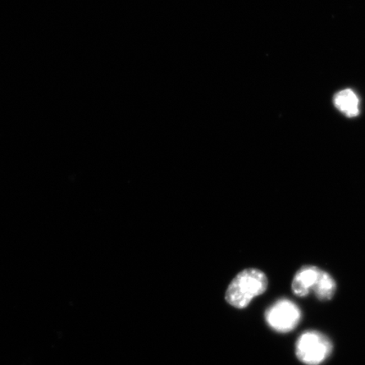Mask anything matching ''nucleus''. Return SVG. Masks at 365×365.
<instances>
[{"label":"nucleus","instance_id":"nucleus-3","mask_svg":"<svg viewBox=\"0 0 365 365\" xmlns=\"http://www.w3.org/2000/svg\"><path fill=\"white\" fill-rule=\"evenodd\" d=\"M264 318L272 330L287 333L294 331L299 326L302 313L293 301L282 299L267 310Z\"/></svg>","mask_w":365,"mask_h":365},{"label":"nucleus","instance_id":"nucleus-4","mask_svg":"<svg viewBox=\"0 0 365 365\" xmlns=\"http://www.w3.org/2000/svg\"><path fill=\"white\" fill-rule=\"evenodd\" d=\"M322 269L314 266H304L296 272L293 282H292V290L296 296L305 298L316 287Z\"/></svg>","mask_w":365,"mask_h":365},{"label":"nucleus","instance_id":"nucleus-6","mask_svg":"<svg viewBox=\"0 0 365 365\" xmlns=\"http://www.w3.org/2000/svg\"><path fill=\"white\" fill-rule=\"evenodd\" d=\"M336 291V284L334 278L329 273L322 270L313 293L321 301L331 300Z\"/></svg>","mask_w":365,"mask_h":365},{"label":"nucleus","instance_id":"nucleus-2","mask_svg":"<svg viewBox=\"0 0 365 365\" xmlns=\"http://www.w3.org/2000/svg\"><path fill=\"white\" fill-rule=\"evenodd\" d=\"M332 342L329 337L317 331H307L297 340L295 354L305 365H321L330 357Z\"/></svg>","mask_w":365,"mask_h":365},{"label":"nucleus","instance_id":"nucleus-5","mask_svg":"<svg viewBox=\"0 0 365 365\" xmlns=\"http://www.w3.org/2000/svg\"><path fill=\"white\" fill-rule=\"evenodd\" d=\"M333 103L346 117H357L360 113L359 99L353 90L345 89L337 93L333 98Z\"/></svg>","mask_w":365,"mask_h":365},{"label":"nucleus","instance_id":"nucleus-1","mask_svg":"<svg viewBox=\"0 0 365 365\" xmlns=\"http://www.w3.org/2000/svg\"><path fill=\"white\" fill-rule=\"evenodd\" d=\"M267 287L268 279L266 274L258 269H245L231 282L227 287L225 299L232 307L245 309L255 297L263 294Z\"/></svg>","mask_w":365,"mask_h":365}]
</instances>
